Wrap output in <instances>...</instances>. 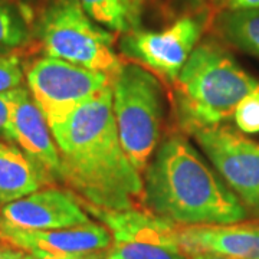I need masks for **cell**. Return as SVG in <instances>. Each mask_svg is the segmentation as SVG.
I'll list each match as a JSON object with an SVG mask.
<instances>
[{
  "label": "cell",
  "instance_id": "cell-1",
  "mask_svg": "<svg viewBox=\"0 0 259 259\" xmlns=\"http://www.w3.org/2000/svg\"><path fill=\"white\" fill-rule=\"evenodd\" d=\"M59 150L62 182L83 202L104 210L143 203L144 182L121 146L108 85L51 127Z\"/></svg>",
  "mask_w": 259,
  "mask_h": 259
},
{
  "label": "cell",
  "instance_id": "cell-2",
  "mask_svg": "<svg viewBox=\"0 0 259 259\" xmlns=\"http://www.w3.org/2000/svg\"><path fill=\"white\" fill-rule=\"evenodd\" d=\"M143 204L180 226L233 225L248 210L182 136H170L157 147L144 171Z\"/></svg>",
  "mask_w": 259,
  "mask_h": 259
},
{
  "label": "cell",
  "instance_id": "cell-3",
  "mask_svg": "<svg viewBox=\"0 0 259 259\" xmlns=\"http://www.w3.org/2000/svg\"><path fill=\"white\" fill-rule=\"evenodd\" d=\"M258 87V79L222 47L214 42L197 45L175 82L182 127L190 133L221 125L233 117L238 104Z\"/></svg>",
  "mask_w": 259,
  "mask_h": 259
},
{
  "label": "cell",
  "instance_id": "cell-4",
  "mask_svg": "<svg viewBox=\"0 0 259 259\" xmlns=\"http://www.w3.org/2000/svg\"><path fill=\"white\" fill-rule=\"evenodd\" d=\"M111 87L121 146L143 176L158 147L163 120L161 85L144 66L127 62L114 76Z\"/></svg>",
  "mask_w": 259,
  "mask_h": 259
},
{
  "label": "cell",
  "instance_id": "cell-5",
  "mask_svg": "<svg viewBox=\"0 0 259 259\" xmlns=\"http://www.w3.org/2000/svg\"><path fill=\"white\" fill-rule=\"evenodd\" d=\"M37 33L48 56L110 75L122 68L114 51L115 35L88 16L79 0H54L44 12Z\"/></svg>",
  "mask_w": 259,
  "mask_h": 259
},
{
  "label": "cell",
  "instance_id": "cell-6",
  "mask_svg": "<svg viewBox=\"0 0 259 259\" xmlns=\"http://www.w3.org/2000/svg\"><path fill=\"white\" fill-rule=\"evenodd\" d=\"M26 81L33 101L52 127L111 85L112 78L59 58L45 56L29 68Z\"/></svg>",
  "mask_w": 259,
  "mask_h": 259
},
{
  "label": "cell",
  "instance_id": "cell-7",
  "mask_svg": "<svg viewBox=\"0 0 259 259\" xmlns=\"http://www.w3.org/2000/svg\"><path fill=\"white\" fill-rule=\"evenodd\" d=\"M190 134L248 213L259 218V141L225 124Z\"/></svg>",
  "mask_w": 259,
  "mask_h": 259
},
{
  "label": "cell",
  "instance_id": "cell-8",
  "mask_svg": "<svg viewBox=\"0 0 259 259\" xmlns=\"http://www.w3.org/2000/svg\"><path fill=\"white\" fill-rule=\"evenodd\" d=\"M203 28L202 19L185 16L160 32L136 29L121 36L120 51L130 61L175 85Z\"/></svg>",
  "mask_w": 259,
  "mask_h": 259
},
{
  "label": "cell",
  "instance_id": "cell-9",
  "mask_svg": "<svg viewBox=\"0 0 259 259\" xmlns=\"http://www.w3.org/2000/svg\"><path fill=\"white\" fill-rule=\"evenodd\" d=\"M0 238L37 258H90L112 246L108 228L94 222L48 231L20 229L0 222Z\"/></svg>",
  "mask_w": 259,
  "mask_h": 259
},
{
  "label": "cell",
  "instance_id": "cell-10",
  "mask_svg": "<svg viewBox=\"0 0 259 259\" xmlns=\"http://www.w3.org/2000/svg\"><path fill=\"white\" fill-rule=\"evenodd\" d=\"M0 222L13 228L48 231L91 223L87 210L72 192L45 187L0 207Z\"/></svg>",
  "mask_w": 259,
  "mask_h": 259
},
{
  "label": "cell",
  "instance_id": "cell-11",
  "mask_svg": "<svg viewBox=\"0 0 259 259\" xmlns=\"http://www.w3.org/2000/svg\"><path fill=\"white\" fill-rule=\"evenodd\" d=\"M12 105V141L28 156L36 160L54 179L62 180L59 150L51 127L28 88L19 87L9 91Z\"/></svg>",
  "mask_w": 259,
  "mask_h": 259
},
{
  "label": "cell",
  "instance_id": "cell-12",
  "mask_svg": "<svg viewBox=\"0 0 259 259\" xmlns=\"http://www.w3.org/2000/svg\"><path fill=\"white\" fill-rule=\"evenodd\" d=\"M179 241L187 258L218 253L235 259H259V225L180 226Z\"/></svg>",
  "mask_w": 259,
  "mask_h": 259
},
{
  "label": "cell",
  "instance_id": "cell-13",
  "mask_svg": "<svg viewBox=\"0 0 259 259\" xmlns=\"http://www.w3.org/2000/svg\"><path fill=\"white\" fill-rule=\"evenodd\" d=\"M54 182L55 179L22 148L0 140V207Z\"/></svg>",
  "mask_w": 259,
  "mask_h": 259
},
{
  "label": "cell",
  "instance_id": "cell-14",
  "mask_svg": "<svg viewBox=\"0 0 259 259\" xmlns=\"http://www.w3.org/2000/svg\"><path fill=\"white\" fill-rule=\"evenodd\" d=\"M88 16L117 33L140 29L146 0H79Z\"/></svg>",
  "mask_w": 259,
  "mask_h": 259
},
{
  "label": "cell",
  "instance_id": "cell-15",
  "mask_svg": "<svg viewBox=\"0 0 259 259\" xmlns=\"http://www.w3.org/2000/svg\"><path fill=\"white\" fill-rule=\"evenodd\" d=\"M218 29L233 47L259 58V9H225L218 16Z\"/></svg>",
  "mask_w": 259,
  "mask_h": 259
},
{
  "label": "cell",
  "instance_id": "cell-16",
  "mask_svg": "<svg viewBox=\"0 0 259 259\" xmlns=\"http://www.w3.org/2000/svg\"><path fill=\"white\" fill-rule=\"evenodd\" d=\"M28 39L29 29L23 15L10 2L0 0V47H22Z\"/></svg>",
  "mask_w": 259,
  "mask_h": 259
},
{
  "label": "cell",
  "instance_id": "cell-17",
  "mask_svg": "<svg viewBox=\"0 0 259 259\" xmlns=\"http://www.w3.org/2000/svg\"><path fill=\"white\" fill-rule=\"evenodd\" d=\"M236 128L243 134L259 133V87L242 100L233 112Z\"/></svg>",
  "mask_w": 259,
  "mask_h": 259
},
{
  "label": "cell",
  "instance_id": "cell-18",
  "mask_svg": "<svg viewBox=\"0 0 259 259\" xmlns=\"http://www.w3.org/2000/svg\"><path fill=\"white\" fill-rule=\"evenodd\" d=\"M23 69L16 55H0V94L16 90L23 83Z\"/></svg>",
  "mask_w": 259,
  "mask_h": 259
},
{
  "label": "cell",
  "instance_id": "cell-19",
  "mask_svg": "<svg viewBox=\"0 0 259 259\" xmlns=\"http://www.w3.org/2000/svg\"><path fill=\"white\" fill-rule=\"evenodd\" d=\"M10 117H12V105H10V97L8 91L0 94V140L13 143Z\"/></svg>",
  "mask_w": 259,
  "mask_h": 259
},
{
  "label": "cell",
  "instance_id": "cell-20",
  "mask_svg": "<svg viewBox=\"0 0 259 259\" xmlns=\"http://www.w3.org/2000/svg\"><path fill=\"white\" fill-rule=\"evenodd\" d=\"M26 252L18 249L16 246H13L12 243L6 242L5 239L0 238V259H10V258H20L23 256Z\"/></svg>",
  "mask_w": 259,
  "mask_h": 259
},
{
  "label": "cell",
  "instance_id": "cell-21",
  "mask_svg": "<svg viewBox=\"0 0 259 259\" xmlns=\"http://www.w3.org/2000/svg\"><path fill=\"white\" fill-rule=\"evenodd\" d=\"M228 10L259 9V0H225Z\"/></svg>",
  "mask_w": 259,
  "mask_h": 259
},
{
  "label": "cell",
  "instance_id": "cell-22",
  "mask_svg": "<svg viewBox=\"0 0 259 259\" xmlns=\"http://www.w3.org/2000/svg\"><path fill=\"white\" fill-rule=\"evenodd\" d=\"M190 259H235L229 258V256H223V255H218V253H199L193 258Z\"/></svg>",
  "mask_w": 259,
  "mask_h": 259
},
{
  "label": "cell",
  "instance_id": "cell-23",
  "mask_svg": "<svg viewBox=\"0 0 259 259\" xmlns=\"http://www.w3.org/2000/svg\"><path fill=\"white\" fill-rule=\"evenodd\" d=\"M23 259H88V258H54V256H48V258H37V256H33V255H29L26 253Z\"/></svg>",
  "mask_w": 259,
  "mask_h": 259
},
{
  "label": "cell",
  "instance_id": "cell-24",
  "mask_svg": "<svg viewBox=\"0 0 259 259\" xmlns=\"http://www.w3.org/2000/svg\"><path fill=\"white\" fill-rule=\"evenodd\" d=\"M88 259H117V258H111V256H108V255H105V256H101V255H94V256H90Z\"/></svg>",
  "mask_w": 259,
  "mask_h": 259
},
{
  "label": "cell",
  "instance_id": "cell-25",
  "mask_svg": "<svg viewBox=\"0 0 259 259\" xmlns=\"http://www.w3.org/2000/svg\"><path fill=\"white\" fill-rule=\"evenodd\" d=\"M10 49L9 48H5V47H0V55H6L8 52H9Z\"/></svg>",
  "mask_w": 259,
  "mask_h": 259
},
{
  "label": "cell",
  "instance_id": "cell-26",
  "mask_svg": "<svg viewBox=\"0 0 259 259\" xmlns=\"http://www.w3.org/2000/svg\"><path fill=\"white\" fill-rule=\"evenodd\" d=\"M186 2H190V3H202L203 0H186Z\"/></svg>",
  "mask_w": 259,
  "mask_h": 259
},
{
  "label": "cell",
  "instance_id": "cell-27",
  "mask_svg": "<svg viewBox=\"0 0 259 259\" xmlns=\"http://www.w3.org/2000/svg\"><path fill=\"white\" fill-rule=\"evenodd\" d=\"M25 255H26V253H25ZM25 255H23V256H25ZM23 256H20V258H10V259H23Z\"/></svg>",
  "mask_w": 259,
  "mask_h": 259
},
{
  "label": "cell",
  "instance_id": "cell-28",
  "mask_svg": "<svg viewBox=\"0 0 259 259\" xmlns=\"http://www.w3.org/2000/svg\"><path fill=\"white\" fill-rule=\"evenodd\" d=\"M218 2H223V3H225V0H218Z\"/></svg>",
  "mask_w": 259,
  "mask_h": 259
}]
</instances>
